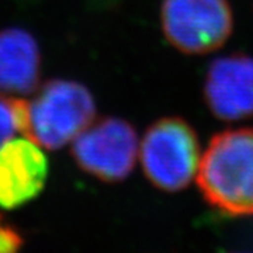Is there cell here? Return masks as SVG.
Segmentation results:
<instances>
[{"mask_svg":"<svg viewBox=\"0 0 253 253\" xmlns=\"http://www.w3.org/2000/svg\"><path fill=\"white\" fill-rule=\"evenodd\" d=\"M196 181L211 207L232 217H253V128L212 136Z\"/></svg>","mask_w":253,"mask_h":253,"instance_id":"obj_1","label":"cell"},{"mask_svg":"<svg viewBox=\"0 0 253 253\" xmlns=\"http://www.w3.org/2000/svg\"><path fill=\"white\" fill-rule=\"evenodd\" d=\"M96 104L83 84L46 82L33 99L21 100V129L41 148L59 149L94 121Z\"/></svg>","mask_w":253,"mask_h":253,"instance_id":"obj_2","label":"cell"},{"mask_svg":"<svg viewBox=\"0 0 253 253\" xmlns=\"http://www.w3.org/2000/svg\"><path fill=\"white\" fill-rule=\"evenodd\" d=\"M201 146L186 120L166 117L155 121L139 142V161L145 176L163 191H180L196 180Z\"/></svg>","mask_w":253,"mask_h":253,"instance_id":"obj_3","label":"cell"},{"mask_svg":"<svg viewBox=\"0 0 253 253\" xmlns=\"http://www.w3.org/2000/svg\"><path fill=\"white\" fill-rule=\"evenodd\" d=\"M161 24L169 44L189 55L212 52L234 30L228 0H163Z\"/></svg>","mask_w":253,"mask_h":253,"instance_id":"obj_4","label":"cell"},{"mask_svg":"<svg viewBox=\"0 0 253 253\" xmlns=\"http://www.w3.org/2000/svg\"><path fill=\"white\" fill-rule=\"evenodd\" d=\"M138 154L139 139L134 126L116 117L93 121L72 145V156L82 170L107 183L128 177Z\"/></svg>","mask_w":253,"mask_h":253,"instance_id":"obj_5","label":"cell"},{"mask_svg":"<svg viewBox=\"0 0 253 253\" xmlns=\"http://www.w3.org/2000/svg\"><path fill=\"white\" fill-rule=\"evenodd\" d=\"M204 100L222 121L253 117V58L246 54L222 55L208 66Z\"/></svg>","mask_w":253,"mask_h":253,"instance_id":"obj_6","label":"cell"},{"mask_svg":"<svg viewBox=\"0 0 253 253\" xmlns=\"http://www.w3.org/2000/svg\"><path fill=\"white\" fill-rule=\"evenodd\" d=\"M46 177L48 159L34 141L10 139L0 146V207L27 204L44 189Z\"/></svg>","mask_w":253,"mask_h":253,"instance_id":"obj_7","label":"cell"},{"mask_svg":"<svg viewBox=\"0 0 253 253\" xmlns=\"http://www.w3.org/2000/svg\"><path fill=\"white\" fill-rule=\"evenodd\" d=\"M40 48L30 33L20 28L0 30V94L27 96L37 90L41 72Z\"/></svg>","mask_w":253,"mask_h":253,"instance_id":"obj_8","label":"cell"},{"mask_svg":"<svg viewBox=\"0 0 253 253\" xmlns=\"http://www.w3.org/2000/svg\"><path fill=\"white\" fill-rule=\"evenodd\" d=\"M21 100L0 94V146L21 129Z\"/></svg>","mask_w":253,"mask_h":253,"instance_id":"obj_9","label":"cell"},{"mask_svg":"<svg viewBox=\"0 0 253 253\" xmlns=\"http://www.w3.org/2000/svg\"><path fill=\"white\" fill-rule=\"evenodd\" d=\"M23 238L11 226L0 224V253L14 252L20 249Z\"/></svg>","mask_w":253,"mask_h":253,"instance_id":"obj_10","label":"cell"},{"mask_svg":"<svg viewBox=\"0 0 253 253\" xmlns=\"http://www.w3.org/2000/svg\"><path fill=\"white\" fill-rule=\"evenodd\" d=\"M0 224H1V219H0Z\"/></svg>","mask_w":253,"mask_h":253,"instance_id":"obj_11","label":"cell"}]
</instances>
